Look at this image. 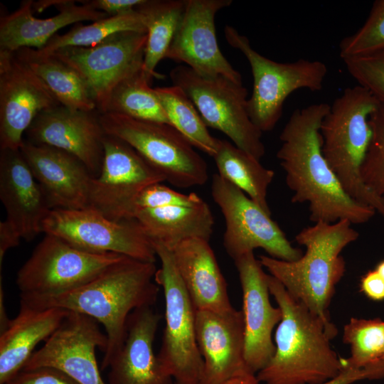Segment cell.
I'll return each mask as SVG.
<instances>
[{"instance_id":"obj_36","label":"cell","mask_w":384,"mask_h":384,"mask_svg":"<svg viewBox=\"0 0 384 384\" xmlns=\"http://www.w3.org/2000/svg\"><path fill=\"white\" fill-rule=\"evenodd\" d=\"M371 137L361 169L366 186L376 195L384 198V104L369 117Z\"/></svg>"},{"instance_id":"obj_7","label":"cell","mask_w":384,"mask_h":384,"mask_svg":"<svg viewBox=\"0 0 384 384\" xmlns=\"http://www.w3.org/2000/svg\"><path fill=\"white\" fill-rule=\"evenodd\" d=\"M224 35L228 43L240 50L250 65L253 87L247 100L248 113L262 132L274 128L282 114L284 101L293 92L322 89L327 74L322 61L300 58L291 63L276 62L257 52L249 39L233 26L226 25Z\"/></svg>"},{"instance_id":"obj_4","label":"cell","mask_w":384,"mask_h":384,"mask_svg":"<svg viewBox=\"0 0 384 384\" xmlns=\"http://www.w3.org/2000/svg\"><path fill=\"white\" fill-rule=\"evenodd\" d=\"M348 220L334 223L317 222L296 236L306 252L295 261L260 255L259 261L295 299L326 321L336 286L346 272L342 250L356 241L358 233Z\"/></svg>"},{"instance_id":"obj_38","label":"cell","mask_w":384,"mask_h":384,"mask_svg":"<svg viewBox=\"0 0 384 384\" xmlns=\"http://www.w3.org/2000/svg\"><path fill=\"white\" fill-rule=\"evenodd\" d=\"M6 384H80L60 370L40 367L21 370Z\"/></svg>"},{"instance_id":"obj_5","label":"cell","mask_w":384,"mask_h":384,"mask_svg":"<svg viewBox=\"0 0 384 384\" xmlns=\"http://www.w3.org/2000/svg\"><path fill=\"white\" fill-rule=\"evenodd\" d=\"M380 104L359 85L346 88L323 118L320 134L322 154L345 193L384 218V198L366 186L361 173L371 137L369 117Z\"/></svg>"},{"instance_id":"obj_28","label":"cell","mask_w":384,"mask_h":384,"mask_svg":"<svg viewBox=\"0 0 384 384\" xmlns=\"http://www.w3.org/2000/svg\"><path fill=\"white\" fill-rule=\"evenodd\" d=\"M46 85L60 105L89 112L97 107L85 83L72 68L53 54L24 48L14 52Z\"/></svg>"},{"instance_id":"obj_39","label":"cell","mask_w":384,"mask_h":384,"mask_svg":"<svg viewBox=\"0 0 384 384\" xmlns=\"http://www.w3.org/2000/svg\"><path fill=\"white\" fill-rule=\"evenodd\" d=\"M144 0H89L82 1L94 9L107 16H115L134 9Z\"/></svg>"},{"instance_id":"obj_16","label":"cell","mask_w":384,"mask_h":384,"mask_svg":"<svg viewBox=\"0 0 384 384\" xmlns=\"http://www.w3.org/2000/svg\"><path fill=\"white\" fill-rule=\"evenodd\" d=\"M107 337L92 317L74 311L35 351L23 370L52 367L62 370L80 384H105L100 374L95 352L103 353Z\"/></svg>"},{"instance_id":"obj_12","label":"cell","mask_w":384,"mask_h":384,"mask_svg":"<svg viewBox=\"0 0 384 384\" xmlns=\"http://www.w3.org/2000/svg\"><path fill=\"white\" fill-rule=\"evenodd\" d=\"M41 231L87 252H113L149 262H155L157 257L135 219L112 220L90 208L51 210Z\"/></svg>"},{"instance_id":"obj_8","label":"cell","mask_w":384,"mask_h":384,"mask_svg":"<svg viewBox=\"0 0 384 384\" xmlns=\"http://www.w3.org/2000/svg\"><path fill=\"white\" fill-rule=\"evenodd\" d=\"M161 266L154 280L164 290L165 327L157 355L176 384H200L203 360L196 332V310L176 266L172 250L152 244Z\"/></svg>"},{"instance_id":"obj_1","label":"cell","mask_w":384,"mask_h":384,"mask_svg":"<svg viewBox=\"0 0 384 384\" xmlns=\"http://www.w3.org/2000/svg\"><path fill=\"white\" fill-rule=\"evenodd\" d=\"M329 108L321 102L295 110L280 134L277 158L293 192L291 201L308 203L311 221L365 223L375 210L345 193L321 151L320 125Z\"/></svg>"},{"instance_id":"obj_3","label":"cell","mask_w":384,"mask_h":384,"mask_svg":"<svg viewBox=\"0 0 384 384\" xmlns=\"http://www.w3.org/2000/svg\"><path fill=\"white\" fill-rule=\"evenodd\" d=\"M272 294L282 312L275 334V351L257 374L263 384H320L343 370L342 358L331 341L337 329L293 297L274 277L267 274Z\"/></svg>"},{"instance_id":"obj_2","label":"cell","mask_w":384,"mask_h":384,"mask_svg":"<svg viewBox=\"0 0 384 384\" xmlns=\"http://www.w3.org/2000/svg\"><path fill=\"white\" fill-rule=\"evenodd\" d=\"M156 270L155 262L124 256L78 288L50 297L20 296V302L36 308L78 312L102 324L107 337L100 365L104 370L123 343L129 314L156 303L159 292L154 280Z\"/></svg>"},{"instance_id":"obj_25","label":"cell","mask_w":384,"mask_h":384,"mask_svg":"<svg viewBox=\"0 0 384 384\" xmlns=\"http://www.w3.org/2000/svg\"><path fill=\"white\" fill-rule=\"evenodd\" d=\"M0 199L6 220L22 239L31 241L42 233L51 208L20 149L1 150Z\"/></svg>"},{"instance_id":"obj_13","label":"cell","mask_w":384,"mask_h":384,"mask_svg":"<svg viewBox=\"0 0 384 384\" xmlns=\"http://www.w3.org/2000/svg\"><path fill=\"white\" fill-rule=\"evenodd\" d=\"M132 218L151 244L172 250L191 238L209 241L214 218L208 203L195 193L178 192L161 183L145 188L138 196Z\"/></svg>"},{"instance_id":"obj_23","label":"cell","mask_w":384,"mask_h":384,"mask_svg":"<svg viewBox=\"0 0 384 384\" xmlns=\"http://www.w3.org/2000/svg\"><path fill=\"white\" fill-rule=\"evenodd\" d=\"M20 151L51 210L88 208L94 176L80 159L57 148L26 140Z\"/></svg>"},{"instance_id":"obj_45","label":"cell","mask_w":384,"mask_h":384,"mask_svg":"<svg viewBox=\"0 0 384 384\" xmlns=\"http://www.w3.org/2000/svg\"><path fill=\"white\" fill-rule=\"evenodd\" d=\"M383 361H384V356H383Z\"/></svg>"},{"instance_id":"obj_27","label":"cell","mask_w":384,"mask_h":384,"mask_svg":"<svg viewBox=\"0 0 384 384\" xmlns=\"http://www.w3.org/2000/svg\"><path fill=\"white\" fill-rule=\"evenodd\" d=\"M68 314L61 308H36L20 302L17 316L0 333V384L23 370L36 346L48 338Z\"/></svg>"},{"instance_id":"obj_22","label":"cell","mask_w":384,"mask_h":384,"mask_svg":"<svg viewBox=\"0 0 384 384\" xmlns=\"http://www.w3.org/2000/svg\"><path fill=\"white\" fill-rule=\"evenodd\" d=\"M196 332L203 360L200 384H222L244 372H251L245 361L242 311L221 314L196 311Z\"/></svg>"},{"instance_id":"obj_41","label":"cell","mask_w":384,"mask_h":384,"mask_svg":"<svg viewBox=\"0 0 384 384\" xmlns=\"http://www.w3.org/2000/svg\"><path fill=\"white\" fill-rule=\"evenodd\" d=\"M22 239L17 230L6 220L0 222V267L6 251L18 246Z\"/></svg>"},{"instance_id":"obj_30","label":"cell","mask_w":384,"mask_h":384,"mask_svg":"<svg viewBox=\"0 0 384 384\" xmlns=\"http://www.w3.org/2000/svg\"><path fill=\"white\" fill-rule=\"evenodd\" d=\"M186 0H144L136 7L146 29V43L142 71L151 82L160 78L156 72L165 59L185 10Z\"/></svg>"},{"instance_id":"obj_35","label":"cell","mask_w":384,"mask_h":384,"mask_svg":"<svg viewBox=\"0 0 384 384\" xmlns=\"http://www.w3.org/2000/svg\"><path fill=\"white\" fill-rule=\"evenodd\" d=\"M384 50V0L375 1L364 24L339 43L342 60Z\"/></svg>"},{"instance_id":"obj_33","label":"cell","mask_w":384,"mask_h":384,"mask_svg":"<svg viewBox=\"0 0 384 384\" xmlns=\"http://www.w3.org/2000/svg\"><path fill=\"white\" fill-rule=\"evenodd\" d=\"M150 85L142 68L126 78L112 92L105 112L170 125L154 88Z\"/></svg>"},{"instance_id":"obj_44","label":"cell","mask_w":384,"mask_h":384,"mask_svg":"<svg viewBox=\"0 0 384 384\" xmlns=\"http://www.w3.org/2000/svg\"><path fill=\"white\" fill-rule=\"evenodd\" d=\"M375 270L384 278V260L381 261L376 267Z\"/></svg>"},{"instance_id":"obj_31","label":"cell","mask_w":384,"mask_h":384,"mask_svg":"<svg viewBox=\"0 0 384 384\" xmlns=\"http://www.w3.org/2000/svg\"><path fill=\"white\" fill-rule=\"evenodd\" d=\"M343 341L350 346L351 356L343 365L365 369L375 380L384 378V321L380 318L352 317L343 327Z\"/></svg>"},{"instance_id":"obj_43","label":"cell","mask_w":384,"mask_h":384,"mask_svg":"<svg viewBox=\"0 0 384 384\" xmlns=\"http://www.w3.org/2000/svg\"><path fill=\"white\" fill-rule=\"evenodd\" d=\"M256 374L247 371L238 374L222 384H260Z\"/></svg>"},{"instance_id":"obj_18","label":"cell","mask_w":384,"mask_h":384,"mask_svg":"<svg viewBox=\"0 0 384 384\" xmlns=\"http://www.w3.org/2000/svg\"><path fill=\"white\" fill-rule=\"evenodd\" d=\"M232 0H186L178 27L165 58L184 63L198 75L222 76L242 83V76L220 50L215 17Z\"/></svg>"},{"instance_id":"obj_6","label":"cell","mask_w":384,"mask_h":384,"mask_svg":"<svg viewBox=\"0 0 384 384\" xmlns=\"http://www.w3.org/2000/svg\"><path fill=\"white\" fill-rule=\"evenodd\" d=\"M105 134L130 145L172 186L187 188L208 178L204 159L174 127L114 113H99Z\"/></svg>"},{"instance_id":"obj_37","label":"cell","mask_w":384,"mask_h":384,"mask_svg":"<svg viewBox=\"0 0 384 384\" xmlns=\"http://www.w3.org/2000/svg\"><path fill=\"white\" fill-rule=\"evenodd\" d=\"M349 74L358 85L384 104V50L343 60Z\"/></svg>"},{"instance_id":"obj_29","label":"cell","mask_w":384,"mask_h":384,"mask_svg":"<svg viewBox=\"0 0 384 384\" xmlns=\"http://www.w3.org/2000/svg\"><path fill=\"white\" fill-rule=\"evenodd\" d=\"M213 158L219 175L271 215L267 190L274 178V171L264 167L259 159L225 139H219Z\"/></svg>"},{"instance_id":"obj_40","label":"cell","mask_w":384,"mask_h":384,"mask_svg":"<svg viewBox=\"0 0 384 384\" xmlns=\"http://www.w3.org/2000/svg\"><path fill=\"white\" fill-rule=\"evenodd\" d=\"M361 290L370 299L384 300V278L375 270H370L361 279Z\"/></svg>"},{"instance_id":"obj_42","label":"cell","mask_w":384,"mask_h":384,"mask_svg":"<svg viewBox=\"0 0 384 384\" xmlns=\"http://www.w3.org/2000/svg\"><path fill=\"white\" fill-rule=\"evenodd\" d=\"M366 379L374 380L372 373L365 369L343 366V370L336 377L320 384H353Z\"/></svg>"},{"instance_id":"obj_14","label":"cell","mask_w":384,"mask_h":384,"mask_svg":"<svg viewBox=\"0 0 384 384\" xmlns=\"http://www.w3.org/2000/svg\"><path fill=\"white\" fill-rule=\"evenodd\" d=\"M146 32L122 31L89 47H67L52 53L82 79L98 113L106 112L114 87L142 68Z\"/></svg>"},{"instance_id":"obj_11","label":"cell","mask_w":384,"mask_h":384,"mask_svg":"<svg viewBox=\"0 0 384 384\" xmlns=\"http://www.w3.org/2000/svg\"><path fill=\"white\" fill-rule=\"evenodd\" d=\"M211 194L225 219L223 246L233 261L257 248L285 261L297 260L304 254L291 244L271 215L218 174L213 175Z\"/></svg>"},{"instance_id":"obj_32","label":"cell","mask_w":384,"mask_h":384,"mask_svg":"<svg viewBox=\"0 0 384 384\" xmlns=\"http://www.w3.org/2000/svg\"><path fill=\"white\" fill-rule=\"evenodd\" d=\"M154 90L169 119L170 125L189 142L212 158L216 153L218 138L208 132L193 102L179 87H157Z\"/></svg>"},{"instance_id":"obj_20","label":"cell","mask_w":384,"mask_h":384,"mask_svg":"<svg viewBox=\"0 0 384 384\" xmlns=\"http://www.w3.org/2000/svg\"><path fill=\"white\" fill-rule=\"evenodd\" d=\"M26 0L14 12L0 18V50L16 52L30 48L40 50L58 31L83 21H95L109 16L80 1Z\"/></svg>"},{"instance_id":"obj_21","label":"cell","mask_w":384,"mask_h":384,"mask_svg":"<svg viewBox=\"0 0 384 384\" xmlns=\"http://www.w3.org/2000/svg\"><path fill=\"white\" fill-rule=\"evenodd\" d=\"M25 134L26 141L68 152L80 159L94 177L100 174L106 134L98 112L60 105L38 114Z\"/></svg>"},{"instance_id":"obj_9","label":"cell","mask_w":384,"mask_h":384,"mask_svg":"<svg viewBox=\"0 0 384 384\" xmlns=\"http://www.w3.org/2000/svg\"><path fill=\"white\" fill-rule=\"evenodd\" d=\"M173 85L188 96L208 127L220 131L233 144L260 159L265 154L262 132L248 113L247 91L242 83L226 78L203 77L186 65H178L169 74Z\"/></svg>"},{"instance_id":"obj_17","label":"cell","mask_w":384,"mask_h":384,"mask_svg":"<svg viewBox=\"0 0 384 384\" xmlns=\"http://www.w3.org/2000/svg\"><path fill=\"white\" fill-rule=\"evenodd\" d=\"M58 105L46 85L15 53L0 50L1 150H19L38 114Z\"/></svg>"},{"instance_id":"obj_34","label":"cell","mask_w":384,"mask_h":384,"mask_svg":"<svg viewBox=\"0 0 384 384\" xmlns=\"http://www.w3.org/2000/svg\"><path fill=\"white\" fill-rule=\"evenodd\" d=\"M127 31L146 32L143 17L136 8L124 14L102 18L87 25L77 23L68 32L55 34L38 50L50 54L63 48L92 46L116 33Z\"/></svg>"},{"instance_id":"obj_26","label":"cell","mask_w":384,"mask_h":384,"mask_svg":"<svg viewBox=\"0 0 384 384\" xmlns=\"http://www.w3.org/2000/svg\"><path fill=\"white\" fill-rule=\"evenodd\" d=\"M178 272L196 311L225 314L234 309L227 283L209 241L191 238L173 250Z\"/></svg>"},{"instance_id":"obj_19","label":"cell","mask_w":384,"mask_h":384,"mask_svg":"<svg viewBox=\"0 0 384 384\" xmlns=\"http://www.w3.org/2000/svg\"><path fill=\"white\" fill-rule=\"evenodd\" d=\"M234 263L242 293L245 361L249 370L257 374L274 353L272 331L282 320V312L270 303L267 274L254 252L242 255Z\"/></svg>"},{"instance_id":"obj_10","label":"cell","mask_w":384,"mask_h":384,"mask_svg":"<svg viewBox=\"0 0 384 384\" xmlns=\"http://www.w3.org/2000/svg\"><path fill=\"white\" fill-rule=\"evenodd\" d=\"M124 255L95 253L45 234L17 273L20 296L50 297L89 282Z\"/></svg>"},{"instance_id":"obj_15","label":"cell","mask_w":384,"mask_h":384,"mask_svg":"<svg viewBox=\"0 0 384 384\" xmlns=\"http://www.w3.org/2000/svg\"><path fill=\"white\" fill-rule=\"evenodd\" d=\"M103 147L100 174L90 183L88 208L112 220L131 219L140 193L166 180L123 140L106 134Z\"/></svg>"},{"instance_id":"obj_24","label":"cell","mask_w":384,"mask_h":384,"mask_svg":"<svg viewBox=\"0 0 384 384\" xmlns=\"http://www.w3.org/2000/svg\"><path fill=\"white\" fill-rule=\"evenodd\" d=\"M160 320L152 306L129 314L123 343L106 367L109 384H174L153 348Z\"/></svg>"}]
</instances>
